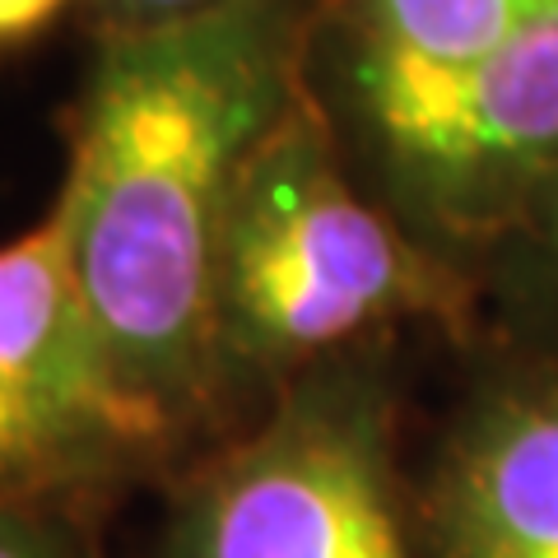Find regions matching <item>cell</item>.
<instances>
[{"label": "cell", "instance_id": "obj_3", "mask_svg": "<svg viewBox=\"0 0 558 558\" xmlns=\"http://www.w3.org/2000/svg\"><path fill=\"white\" fill-rule=\"evenodd\" d=\"M326 70L317 94L377 201L447 256L512 238L558 172V0L465 61Z\"/></svg>", "mask_w": 558, "mask_h": 558}, {"label": "cell", "instance_id": "obj_1", "mask_svg": "<svg viewBox=\"0 0 558 558\" xmlns=\"http://www.w3.org/2000/svg\"><path fill=\"white\" fill-rule=\"evenodd\" d=\"M330 0H229L94 38L57 205L121 373L191 433L215 396V270L252 149L312 89Z\"/></svg>", "mask_w": 558, "mask_h": 558}, {"label": "cell", "instance_id": "obj_8", "mask_svg": "<svg viewBox=\"0 0 558 558\" xmlns=\"http://www.w3.org/2000/svg\"><path fill=\"white\" fill-rule=\"evenodd\" d=\"M0 558H94L75 512L0 498Z\"/></svg>", "mask_w": 558, "mask_h": 558}, {"label": "cell", "instance_id": "obj_11", "mask_svg": "<svg viewBox=\"0 0 558 558\" xmlns=\"http://www.w3.org/2000/svg\"><path fill=\"white\" fill-rule=\"evenodd\" d=\"M84 0H0V51H20L51 33Z\"/></svg>", "mask_w": 558, "mask_h": 558}, {"label": "cell", "instance_id": "obj_9", "mask_svg": "<svg viewBox=\"0 0 558 558\" xmlns=\"http://www.w3.org/2000/svg\"><path fill=\"white\" fill-rule=\"evenodd\" d=\"M229 0H84L94 38H112V33H140V28H159L172 20H191Z\"/></svg>", "mask_w": 558, "mask_h": 558}, {"label": "cell", "instance_id": "obj_10", "mask_svg": "<svg viewBox=\"0 0 558 558\" xmlns=\"http://www.w3.org/2000/svg\"><path fill=\"white\" fill-rule=\"evenodd\" d=\"M512 238H521V247H526V256H531L535 279L545 284V293L558 303V172L545 182V191L535 196V205L526 209V219H521V229Z\"/></svg>", "mask_w": 558, "mask_h": 558}, {"label": "cell", "instance_id": "obj_6", "mask_svg": "<svg viewBox=\"0 0 558 558\" xmlns=\"http://www.w3.org/2000/svg\"><path fill=\"white\" fill-rule=\"evenodd\" d=\"M438 558H558V373L488 387L428 494Z\"/></svg>", "mask_w": 558, "mask_h": 558}, {"label": "cell", "instance_id": "obj_7", "mask_svg": "<svg viewBox=\"0 0 558 558\" xmlns=\"http://www.w3.org/2000/svg\"><path fill=\"white\" fill-rule=\"evenodd\" d=\"M549 0H330L317 51L349 61L447 65L508 38Z\"/></svg>", "mask_w": 558, "mask_h": 558}, {"label": "cell", "instance_id": "obj_2", "mask_svg": "<svg viewBox=\"0 0 558 558\" xmlns=\"http://www.w3.org/2000/svg\"><path fill=\"white\" fill-rule=\"evenodd\" d=\"M470 289L451 256L349 172L317 84L233 186L215 270V396L284 387L405 322L451 326Z\"/></svg>", "mask_w": 558, "mask_h": 558}, {"label": "cell", "instance_id": "obj_4", "mask_svg": "<svg viewBox=\"0 0 558 558\" xmlns=\"http://www.w3.org/2000/svg\"><path fill=\"white\" fill-rule=\"evenodd\" d=\"M163 558H414L381 377L344 354L284 381L247 438L191 475Z\"/></svg>", "mask_w": 558, "mask_h": 558}, {"label": "cell", "instance_id": "obj_5", "mask_svg": "<svg viewBox=\"0 0 558 558\" xmlns=\"http://www.w3.org/2000/svg\"><path fill=\"white\" fill-rule=\"evenodd\" d=\"M186 428L131 387L51 205L0 242V498L84 512L154 475Z\"/></svg>", "mask_w": 558, "mask_h": 558}]
</instances>
